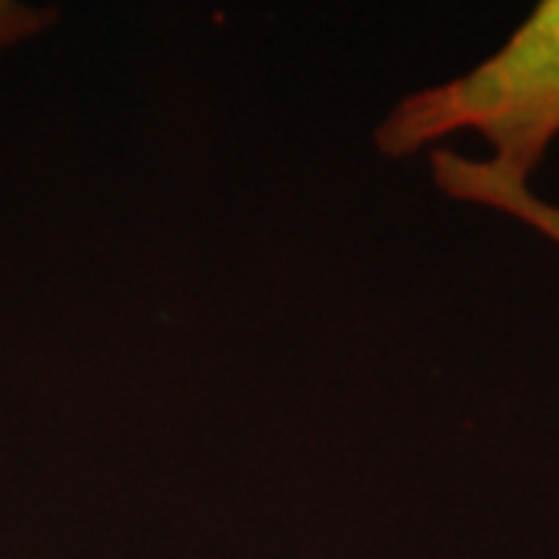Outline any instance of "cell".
<instances>
[{
	"instance_id": "obj_1",
	"label": "cell",
	"mask_w": 559,
	"mask_h": 559,
	"mask_svg": "<svg viewBox=\"0 0 559 559\" xmlns=\"http://www.w3.org/2000/svg\"><path fill=\"white\" fill-rule=\"evenodd\" d=\"M457 131H479L495 165L528 180L559 138V0L532 10L495 57L466 75L426 87L395 106L377 131L385 156H407Z\"/></svg>"
},
{
	"instance_id": "obj_2",
	"label": "cell",
	"mask_w": 559,
	"mask_h": 559,
	"mask_svg": "<svg viewBox=\"0 0 559 559\" xmlns=\"http://www.w3.org/2000/svg\"><path fill=\"white\" fill-rule=\"evenodd\" d=\"M432 175H436L444 193H451L457 200L491 205V209H500L507 215H516L525 224H532L535 230L547 234L554 242H559L557 205L538 200L528 190V180L500 171L495 162H476L460 156L454 150H439L432 156Z\"/></svg>"
},
{
	"instance_id": "obj_3",
	"label": "cell",
	"mask_w": 559,
	"mask_h": 559,
	"mask_svg": "<svg viewBox=\"0 0 559 559\" xmlns=\"http://www.w3.org/2000/svg\"><path fill=\"white\" fill-rule=\"evenodd\" d=\"M53 20H57L53 10H40L32 3H16V0H0V50L38 35L40 28H47Z\"/></svg>"
}]
</instances>
